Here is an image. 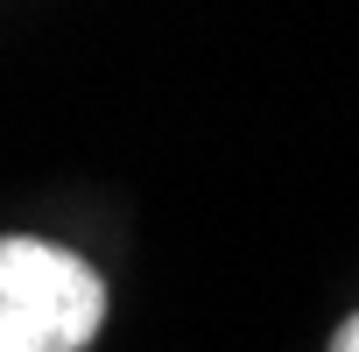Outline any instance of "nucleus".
Listing matches in <instances>:
<instances>
[{
	"instance_id": "nucleus-1",
	"label": "nucleus",
	"mask_w": 359,
	"mask_h": 352,
	"mask_svg": "<svg viewBox=\"0 0 359 352\" xmlns=\"http://www.w3.org/2000/svg\"><path fill=\"white\" fill-rule=\"evenodd\" d=\"M106 324L92 261L50 240H0V352H85Z\"/></svg>"
},
{
	"instance_id": "nucleus-2",
	"label": "nucleus",
	"mask_w": 359,
	"mask_h": 352,
	"mask_svg": "<svg viewBox=\"0 0 359 352\" xmlns=\"http://www.w3.org/2000/svg\"><path fill=\"white\" fill-rule=\"evenodd\" d=\"M331 352H359V317H345V324H338V338H331Z\"/></svg>"
}]
</instances>
